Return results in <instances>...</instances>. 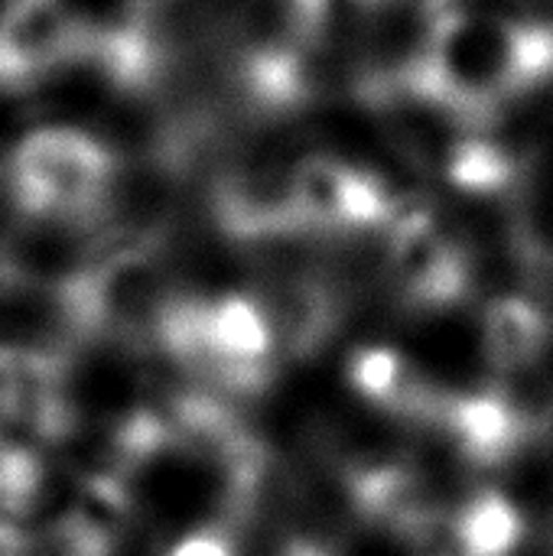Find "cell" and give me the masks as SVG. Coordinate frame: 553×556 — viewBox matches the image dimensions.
Returning a JSON list of instances; mask_svg holds the SVG:
<instances>
[{
    "mask_svg": "<svg viewBox=\"0 0 553 556\" xmlns=\"http://www.w3.org/2000/svg\"><path fill=\"white\" fill-rule=\"evenodd\" d=\"M349 508L362 525L398 538H417L427 528V505L420 479L404 466L349 463L342 472Z\"/></svg>",
    "mask_w": 553,
    "mask_h": 556,
    "instance_id": "cell-1",
    "label": "cell"
},
{
    "mask_svg": "<svg viewBox=\"0 0 553 556\" xmlns=\"http://www.w3.org/2000/svg\"><path fill=\"white\" fill-rule=\"evenodd\" d=\"M345 381L362 404L394 417H417L430 407L427 384L417 375L414 362L388 345L359 349L349 358Z\"/></svg>",
    "mask_w": 553,
    "mask_h": 556,
    "instance_id": "cell-2",
    "label": "cell"
},
{
    "mask_svg": "<svg viewBox=\"0 0 553 556\" xmlns=\"http://www.w3.org/2000/svg\"><path fill=\"white\" fill-rule=\"evenodd\" d=\"M134 515H137V498L130 482L114 472L95 469L78 479L72 492V505L62 518H68L88 538L117 547V541L130 531Z\"/></svg>",
    "mask_w": 553,
    "mask_h": 556,
    "instance_id": "cell-3",
    "label": "cell"
},
{
    "mask_svg": "<svg viewBox=\"0 0 553 556\" xmlns=\"http://www.w3.org/2000/svg\"><path fill=\"white\" fill-rule=\"evenodd\" d=\"M49 466L26 443H3L0 446V518L20 525L29 518L46 492Z\"/></svg>",
    "mask_w": 553,
    "mask_h": 556,
    "instance_id": "cell-4",
    "label": "cell"
},
{
    "mask_svg": "<svg viewBox=\"0 0 553 556\" xmlns=\"http://www.w3.org/2000/svg\"><path fill=\"white\" fill-rule=\"evenodd\" d=\"M166 556H241L235 534L225 525H212V528H196L186 538H179Z\"/></svg>",
    "mask_w": 553,
    "mask_h": 556,
    "instance_id": "cell-5",
    "label": "cell"
},
{
    "mask_svg": "<svg viewBox=\"0 0 553 556\" xmlns=\"http://www.w3.org/2000/svg\"><path fill=\"white\" fill-rule=\"evenodd\" d=\"M0 556H29V544L20 531V525L0 518Z\"/></svg>",
    "mask_w": 553,
    "mask_h": 556,
    "instance_id": "cell-6",
    "label": "cell"
}]
</instances>
